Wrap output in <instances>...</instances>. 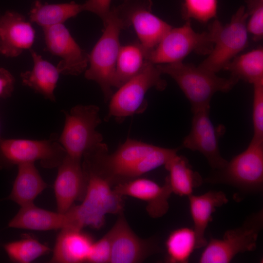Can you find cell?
I'll return each mask as SVG.
<instances>
[{
	"mask_svg": "<svg viewBox=\"0 0 263 263\" xmlns=\"http://www.w3.org/2000/svg\"><path fill=\"white\" fill-rule=\"evenodd\" d=\"M82 168L88 180L87 190L81 204L74 205L66 212L69 228L82 230L90 227L98 229L104 225L107 214L123 212V197L117 194L101 176Z\"/></svg>",
	"mask_w": 263,
	"mask_h": 263,
	"instance_id": "cell-1",
	"label": "cell"
},
{
	"mask_svg": "<svg viewBox=\"0 0 263 263\" xmlns=\"http://www.w3.org/2000/svg\"><path fill=\"white\" fill-rule=\"evenodd\" d=\"M156 66L161 74L168 75L177 83L190 102L192 113L210 108L211 99L216 93L228 92L238 82L230 76L221 77L182 61Z\"/></svg>",
	"mask_w": 263,
	"mask_h": 263,
	"instance_id": "cell-2",
	"label": "cell"
},
{
	"mask_svg": "<svg viewBox=\"0 0 263 263\" xmlns=\"http://www.w3.org/2000/svg\"><path fill=\"white\" fill-rule=\"evenodd\" d=\"M205 181L236 188L244 194L262 191L263 188V140L252 139L247 148L225 166L213 170Z\"/></svg>",
	"mask_w": 263,
	"mask_h": 263,
	"instance_id": "cell-3",
	"label": "cell"
},
{
	"mask_svg": "<svg viewBox=\"0 0 263 263\" xmlns=\"http://www.w3.org/2000/svg\"><path fill=\"white\" fill-rule=\"evenodd\" d=\"M103 25V33L89 54L90 66L85 71V77L98 84L105 101H107L113 94L112 88L121 46L119 35L125 28L122 21L111 9Z\"/></svg>",
	"mask_w": 263,
	"mask_h": 263,
	"instance_id": "cell-4",
	"label": "cell"
},
{
	"mask_svg": "<svg viewBox=\"0 0 263 263\" xmlns=\"http://www.w3.org/2000/svg\"><path fill=\"white\" fill-rule=\"evenodd\" d=\"M161 74L156 65L147 61L138 74L113 94L106 120L113 118L121 122L128 117L143 113L148 105L145 99L148 91L155 88L162 91L167 87V82L161 77Z\"/></svg>",
	"mask_w": 263,
	"mask_h": 263,
	"instance_id": "cell-5",
	"label": "cell"
},
{
	"mask_svg": "<svg viewBox=\"0 0 263 263\" xmlns=\"http://www.w3.org/2000/svg\"><path fill=\"white\" fill-rule=\"evenodd\" d=\"M248 16L245 6L242 5L228 23L223 25L219 20H214L209 28L213 37V49L198 66L216 74L224 70L247 45L246 20Z\"/></svg>",
	"mask_w": 263,
	"mask_h": 263,
	"instance_id": "cell-6",
	"label": "cell"
},
{
	"mask_svg": "<svg viewBox=\"0 0 263 263\" xmlns=\"http://www.w3.org/2000/svg\"><path fill=\"white\" fill-rule=\"evenodd\" d=\"M63 113L65 122L59 141L67 155L82 160L85 152L103 142L102 134L96 130L101 123L99 108L79 104Z\"/></svg>",
	"mask_w": 263,
	"mask_h": 263,
	"instance_id": "cell-7",
	"label": "cell"
},
{
	"mask_svg": "<svg viewBox=\"0 0 263 263\" xmlns=\"http://www.w3.org/2000/svg\"><path fill=\"white\" fill-rule=\"evenodd\" d=\"M66 154L56 134L42 140L0 137V170L36 161L44 168H57Z\"/></svg>",
	"mask_w": 263,
	"mask_h": 263,
	"instance_id": "cell-8",
	"label": "cell"
},
{
	"mask_svg": "<svg viewBox=\"0 0 263 263\" xmlns=\"http://www.w3.org/2000/svg\"><path fill=\"white\" fill-rule=\"evenodd\" d=\"M263 228V209L248 216L242 225L227 230L222 239L210 237L202 252L200 263H228L239 253L255 250Z\"/></svg>",
	"mask_w": 263,
	"mask_h": 263,
	"instance_id": "cell-9",
	"label": "cell"
},
{
	"mask_svg": "<svg viewBox=\"0 0 263 263\" xmlns=\"http://www.w3.org/2000/svg\"><path fill=\"white\" fill-rule=\"evenodd\" d=\"M182 26L171 28L156 47L147 56V59L156 65L182 61L191 52L208 55L213 47V37L209 30L196 32L190 20Z\"/></svg>",
	"mask_w": 263,
	"mask_h": 263,
	"instance_id": "cell-10",
	"label": "cell"
},
{
	"mask_svg": "<svg viewBox=\"0 0 263 263\" xmlns=\"http://www.w3.org/2000/svg\"><path fill=\"white\" fill-rule=\"evenodd\" d=\"M152 0H124L112 9L125 29L133 25L147 56L172 27L152 13Z\"/></svg>",
	"mask_w": 263,
	"mask_h": 263,
	"instance_id": "cell-11",
	"label": "cell"
},
{
	"mask_svg": "<svg viewBox=\"0 0 263 263\" xmlns=\"http://www.w3.org/2000/svg\"><path fill=\"white\" fill-rule=\"evenodd\" d=\"M118 215L115 223L109 231L111 239L109 263H141L160 251L156 238H139L131 228L123 212Z\"/></svg>",
	"mask_w": 263,
	"mask_h": 263,
	"instance_id": "cell-12",
	"label": "cell"
},
{
	"mask_svg": "<svg viewBox=\"0 0 263 263\" xmlns=\"http://www.w3.org/2000/svg\"><path fill=\"white\" fill-rule=\"evenodd\" d=\"M43 30L46 50L61 58L56 66L60 74L78 75L86 71L89 54L78 45L63 24Z\"/></svg>",
	"mask_w": 263,
	"mask_h": 263,
	"instance_id": "cell-13",
	"label": "cell"
},
{
	"mask_svg": "<svg viewBox=\"0 0 263 263\" xmlns=\"http://www.w3.org/2000/svg\"><path fill=\"white\" fill-rule=\"evenodd\" d=\"M209 110L207 108L192 113L190 131L184 138L182 146L200 152L213 170L219 169L228 161L221 154L219 146L220 134L210 119Z\"/></svg>",
	"mask_w": 263,
	"mask_h": 263,
	"instance_id": "cell-14",
	"label": "cell"
},
{
	"mask_svg": "<svg viewBox=\"0 0 263 263\" xmlns=\"http://www.w3.org/2000/svg\"><path fill=\"white\" fill-rule=\"evenodd\" d=\"M81 160L66 154L57 167L53 188L59 212H67L76 201H82L85 196L88 180Z\"/></svg>",
	"mask_w": 263,
	"mask_h": 263,
	"instance_id": "cell-15",
	"label": "cell"
},
{
	"mask_svg": "<svg viewBox=\"0 0 263 263\" xmlns=\"http://www.w3.org/2000/svg\"><path fill=\"white\" fill-rule=\"evenodd\" d=\"M113 189L122 197L128 196L145 201L146 211L152 218H160L167 213L169 199L172 193L167 176L163 186L150 179L138 177L118 184Z\"/></svg>",
	"mask_w": 263,
	"mask_h": 263,
	"instance_id": "cell-16",
	"label": "cell"
},
{
	"mask_svg": "<svg viewBox=\"0 0 263 263\" xmlns=\"http://www.w3.org/2000/svg\"><path fill=\"white\" fill-rule=\"evenodd\" d=\"M35 38L31 23L21 14L7 11L0 17V53L10 57L30 49Z\"/></svg>",
	"mask_w": 263,
	"mask_h": 263,
	"instance_id": "cell-17",
	"label": "cell"
},
{
	"mask_svg": "<svg viewBox=\"0 0 263 263\" xmlns=\"http://www.w3.org/2000/svg\"><path fill=\"white\" fill-rule=\"evenodd\" d=\"M94 242L82 230L63 228L57 234L50 260L53 263H81L87 262Z\"/></svg>",
	"mask_w": 263,
	"mask_h": 263,
	"instance_id": "cell-18",
	"label": "cell"
},
{
	"mask_svg": "<svg viewBox=\"0 0 263 263\" xmlns=\"http://www.w3.org/2000/svg\"><path fill=\"white\" fill-rule=\"evenodd\" d=\"M67 212H54L36 206L34 203L20 207L9 221L8 227L35 231L61 230L69 227Z\"/></svg>",
	"mask_w": 263,
	"mask_h": 263,
	"instance_id": "cell-19",
	"label": "cell"
},
{
	"mask_svg": "<svg viewBox=\"0 0 263 263\" xmlns=\"http://www.w3.org/2000/svg\"><path fill=\"white\" fill-rule=\"evenodd\" d=\"M190 215L196 237V249L205 247L207 242L205 236L212 214L216 208L226 204L228 200L222 191L210 190L204 194L188 196Z\"/></svg>",
	"mask_w": 263,
	"mask_h": 263,
	"instance_id": "cell-20",
	"label": "cell"
},
{
	"mask_svg": "<svg viewBox=\"0 0 263 263\" xmlns=\"http://www.w3.org/2000/svg\"><path fill=\"white\" fill-rule=\"evenodd\" d=\"M34 66L31 70L22 72V84L34 90L51 101L56 100L54 94L60 73L56 67L43 59L32 49H30Z\"/></svg>",
	"mask_w": 263,
	"mask_h": 263,
	"instance_id": "cell-21",
	"label": "cell"
},
{
	"mask_svg": "<svg viewBox=\"0 0 263 263\" xmlns=\"http://www.w3.org/2000/svg\"><path fill=\"white\" fill-rule=\"evenodd\" d=\"M17 176L12 189L7 199L20 207L34 203L35 199L48 187L35 163H29L18 166Z\"/></svg>",
	"mask_w": 263,
	"mask_h": 263,
	"instance_id": "cell-22",
	"label": "cell"
},
{
	"mask_svg": "<svg viewBox=\"0 0 263 263\" xmlns=\"http://www.w3.org/2000/svg\"><path fill=\"white\" fill-rule=\"evenodd\" d=\"M164 167L169 172L167 176L172 193L180 196H188L193 189L200 186L203 180L193 170L185 156L176 154Z\"/></svg>",
	"mask_w": 263,
	"mask_h": 263,
	"instance_id": "cell-23",
	"label": "cell"
},
{
	"mask_svg": "<svg viewBox=\"0 0 263 263\" xmlns=\"http://www.w3.org/2000/svg\"><path fill=\"white\" fill-rule=\"evenodd\" d=\"M147 54L140 43L121 46L116 61L113 87L119 88L144 68Z\"/></svg>",
	"mask_w": 263,
	"mask_h": 263,
	"instance_id": "cell-24",
	"label": "cell"
},
{
	"mask_svg": "<svg viewBox=\"0 0 263 263\" xmlns=\"http://www.w3.org/2000/svg\"><path fill=\"white\" fill-rule=\"evenodd\" d=\"M83 11L81 4L70 2L43 4L40 0H35L29 17L30 21L43 28L63 24L67 19L75 17Z\"/></svg>",
	"mask_w": 263,
	"mask_h": 263,
	"instance_id": "cell-25",
	"label": "cell"
},
{
	"mask_svg": "<svg viewBox=\"0 0 263 263\" xmlns=\"http://www.w3.org/2000/svg\"><path fill=\"white\" fill-rule=\"evenodd\" d=\"M230 77L254 84L263 80V49L258 48L234 57L224 69Z\"/></svg>",
	"mask_w": 263,
	"mask_h": 263,
	"instance_id": "cell-26",
	"label": "cell"
},
{
	"mask_svg": "<svg viewBox=\"0 0 263 263\" xmlns=\"http://www.w3.org/2000/svg\"><path fill=\"white\" fill-rule=\"evenodd\" d=\"M166 261L170 263H187L196 249L193 229L184 227L172 231L166 242Z\"/></svg>",
	"mask_w": 263,
	"mask_h": 263,
	"instance_id": "cell-27",
	"label": "cell"
},
{
	"mask_svg": "<svg viewBox=\"0 0 263 263\" xmlns=\"http://www.w3.org/2000/svg\"><path fill=\"white\" fill-rule=\"evenodd\" d=\"M3 247L10 260L17 263H30L51 251L47 245L29 235L5 243Z\"/></svg>",
	"mask_w": 263,
	"mask_h": 263,
	"instance_id": "cell-28",
	"label": "cell"
},
{
	"mask_svg": "<svg viewBox=\"0 0 263 263\" xmlns=\"http://www.w3.org/2000/svg\"><path fill=\"white\" fill-rule=\"evenodd\" d=\"M217 8L218 0H184L181 13L186 20L206 22L216 17Z\"/></svg>",
	"mask_w": 263,
	"mask_h": 263,
	"instance_id": "cell-29",
	"label": "cell"
},
{
	"mask_svg": "<svg viewBox=\"0 0 263 263\" xmlns=\"http://www.w3.org/2000/svg\"><path fill=\"white\" fill-rule=\"evenodd\" d=\"M253 85L252 121L255 140H263V80Z\"/></svg>",
	"mask_w": 263,
	"mask_h": 263,
	"instance_id": "cell-30",
	"label": "cell"
},
{
	"mask_svg": "<svg viewBox=\"0 0 263 263\" xmlns=\"http://www.w3.org/2000/svg\"><path fill=\"white\" fill-rule=\"evenodd\" d=\"M247 5L246 12L250 17L246 22L248 33L254 40H261L263 35V1L251 2Z\"/></svg>",
	"mask_w": 263,
	"mask_h": 263,
	"instance_id": "cell-31",
	"label": "cell"
},
{
	"mask_svg": "<svg viewBox=\"0 0 263 263\" xmlns=\"http://www.w3.org/2000/svg\"><path fill=\"white\" fill-rule=\"evenodd\" d=\"M111 253V239L108 231L103 237L94 242L91 248L88 263H109Z\"/></svg>",
	"mask_w": 263,
	"mask_h": 263,
	"instance_id": "cell-32",
	"label": "cell"
},
{
	"mask_svg": "<svg viewBox=\"0 0 263 263\" xmlns=\"http://www.w3.org/2000/svg\"><path fill=\"white\" fill-rule=\"evenodd\" d=\"M112 0H87L82 5V11H88L97 15L104 23L111 11Z\"/></svg>",
	"mask_w": 263,
	"mask_h": 263,
	"instance_id": "cell-33",
	"label": "cell"
},
{
	"mask_svg": "<svg viewBox=\"0 0 263 263\" xmlns=\"http://www.w3.org/2000/svg\"><path fill=\"white\" fill-rule=\"evenodd\" d=\"M15 79L7 70L0 68V97H9L14 90Z\"/></svg>",
	"mask_w": 263,
	"mask_h": 263,
	"instance_id": "cell-34",
	"label": "cell"
},
{
	"mask_svg": "<svg viewBox=\"0 0 263 263\" xmlns=\"http://www.w3.org/2000/svg\"></svg>",
	"mask_w": 263,
	"mask_h": 263,
	"instance_id": "cell-35",
	"label": "cell"
},
{
	"mask_svg": "<svg viewBox=\"0 0 263 263\" xmlns=\"http://www.w3.org/2000/svg\"></svg>",
	"mask_w": 263,
	"mask_h": 263,
	"instance_id": "cell-36",
	"label": "cell"
},
{
	"mask_svg": "<svg viewBox=\"0 0 263 263\" xmlns=\"http://www.w3.org/2000/svg\"></svg>",
	"mask_w": 263,
	"mask_h": 263,
	"instance_id": "cell-37",
	"label": "cell"
}]
</instances>
